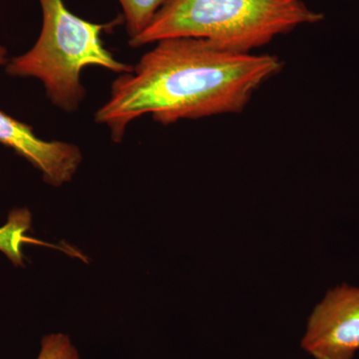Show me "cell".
Wrapping results in <instances>:
<instances>
[{"mask_svg": "<svg viewBox=\"0 0 359 359\" xmlns=\"http://www.w3.org/2000/svg\"><path fill=\"white\" fill-rule=\"evenodd\" d=\"M283 63L275 55L224 50L209 40L172 37L156 42L130 73L120 75L109 99L97 110L120 143L141 116L171 125L181 120L243 112L257 89L278 75Z\"/></svg>", "mask_w": 359, "mask_h": 359, "instance_id": "cell-1", "label": "cell"}, {"mask_svg": "<svg viewBox=\"0 0 359 359\" xmlns=\"http://www.w3.org/2000/svg\"><path fill=\"white\" fill-rule=\"evenodd\" d=\"M323 18L302 0H167L129 44L139 48L172 37H195L224 50L252 53L280 35Z\"/></svg>", "mask_w": 359, "mask_h": 359, "instance_id": "cell-2", "label": "cell"}, {"mask_svg": "<svg viewBox=\"0 0 359 359\" xmlns=\"http://www.w3.org/2000/svg\"><path fill=\"white\" fill-rule=\"evenodd\" d=\"M42 28L32 48L8 60L6 73L34 78L43 84L50 102L66 113L76 112L86 97L81 73L89 66L114 73L132 72L133 66L114 57L103 43L102 33L117 25H97L75 15L63 0H39Z\"/></svg>", "mask_w": 359, "mask_h": 359, "instance_id": "cell-3", "label": "cell"}, {"mask_svg": "<svg viewBox=\"0 0 359 359\" xmlns=\"http://www.w3.org/2000/svg\"><path fill=\"white\" fill-rule=\"evenodd\" d=\"M302 347L314 359H354L359 351V287L328 290L309 316Z\"/></svg>", "mask_w": 359, "mask_h": 359, "instance_id": "cell-4", "label": "cell"}, {"mask_svg": "<svg viewBox=\"0 0 359 359\" xmlns=\"http://www.w3.org/2000/svg\"><path fill=\"white\" fill-rule=\"evenodd\" d=\"M0 144L13 149L41 172L45 183L62 186L72 180L82 162L78 146L40 138L29 125L0 110Z\"/></svg>", "mask_w": 359, "mask_h": 359, "instance_id": "cell-5", "label": "cell"}, {"mask_svg": "<svg viewBox=\"0 0 359 359\" xmlns=\"http://www.w3.org/2000/svg\"><path fill=\"white\" fill-rule=\"evenodd\" d=\"M124 13L129 40L140 35L167 0H118Z\"/></svg>", "mask_w": 359, "mask_h": 359, "instance_id": "cell-6", "label": "cell"}, {"mask_svg": "<svg viewBox=\"0 0 359 359\" xmlns=\"http://www.w3.org/2000/svg\"><path fill=\"white\" fill-rule=\"evenodd\" d=\"M25 230L22 224L18 219L8 217L6 224L0 228V252L4 255L15 266L22 264V248Z\"/></svg>", "mask_w": 359, "mask_h": 359, "instance_id": "cell-7", "label": "cell"}, {"mask_svg": "<svg viewBox=\"0 0 359 359\" xmlns=\"http://www.w3.org/2000/svg\"><path fill=\"white\" fill-rule=\"evenodd\" d=\"M37 359H79L76 347L66 334H54L44 337Z\"/></svg>", "mask_w": 359, "mask_h": 359, "instance_id": "cell-8", "label": "cell"}, {"mask_svg": "<svg viewBox=\"0 0 359 359\" xmlns=\"http://www.w3.org/2000/svg\"><path fill=\"white\" fill-rule=\"evenodd\" d=\"M8 51H7L6 47L4 45L0 44V67L6 65L8 62Z\"/></svg>", "mask_w": 359, "mask_h": 359, "instance_id": "cell-9", "label": "cell"}]
</instances>
